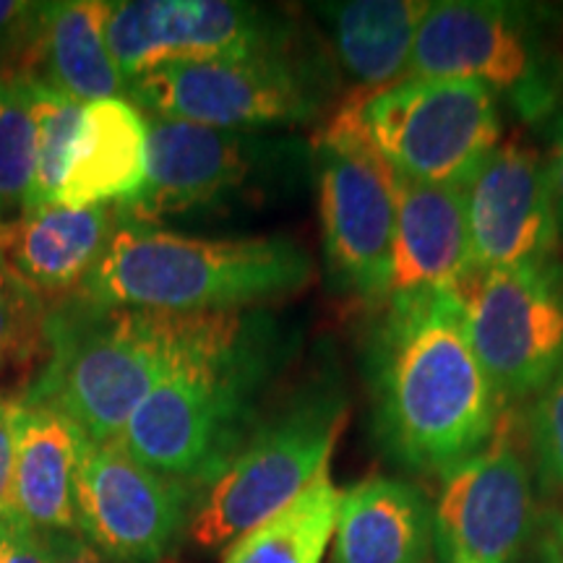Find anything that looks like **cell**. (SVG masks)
<instances>
[{"label": "cell", "instance_id": "obj_4", "mask_svg": "<svg viewBox=\"0 0 563 563\" xmlns=\"http://www.w3.org/2000/svg\"><path fill=\"white\" fill-rule=\"evenodd\" d=\"M173 313L97 306L79 292L51 306V350L24 402L47 405L91 443L118 441L167 361Z\"/></svg>", "mask_w": 563, "mask_h": 563}, {"label": "cell", "instance_id": "obj_13", "mask_svg": "<svg viewBox=\"0 0 563 563\" xmlns=\"http://www.w3.org/2000/svg\"><path fill=\"white\" fill-rule=\"evenodd\" d=\"M532 525L530 470L504 420L481 452L441 477L433 543L443 563H514Z\"/></svg>", "mask_w": 563, "mask_h": 563}, {"label": "cell", "instance_id": "obj_29", "mask_svg": "<svg viewBox=\"0 0 563 563\" xmlns=\"http://www.w3.org/2000/svg\"><path fill=\"white\" fill-rule=\"evenodd\" d=\"M13 460H16V439H13V405H0V525L11 527L24 522L13 490Z\"/></svg>", "mask_w": 563, "mask_h": 563}, {"label": "cell", "instance_id": "obj_34", "mask_svg": "<svg viewBox=\"0 0 563 563\" xmlns=\"http://www.w3.org/2000/svg\"><path fill=\"white\" fill-rule=\"evenodd\" d=\"M5 545H9V527L0 525V563H5Z\"/></svg>", "mask_w": 563, "mask_h": 563}, {"label": "cell", "instance_id": "obj_6", "mask_svg": "<svg viewBox=\"0 0 563 563\" xmlns=\"http://www.w3.org/2000/svg\"><path fill=\"white\" fill-rule=\"evenodd\" d=\"M350 104L371 150L420 183L464 188L501 144L496 95L475 81L402 79Z\"/></svg>", "mask_w": 563, "mask_h": 563}, {"label": "cell", "instance_id": "obj_11", "mask_svg": "<svg viewBox=\"0 0 563 563\" xmlns=\"http://www.w3.org/2000/svg\"><path fill=\"white\" fill-rule=\"evenodd\" d=\"M129 100L146 115L222 131L295 125L319 112V95L290 55L167 63L131 81Z\"/></svg>", "mask_w": 563, "mask_h": 563}, {"label": "cell", "instance_id": "obj_35", "mask_svg": "<svg viewBox=\"0 0 563 563\" xmlns=\"http://www.w3.org/2000/svg\"><path fill=\"white\" fill-rule=\"evenodd\" d=\"M162 563H180V561H175V559H167V561H162Z\"/></svg>", "mask_w": 563, "mask_h": 563}, {"label": "cell", "instance_id": "obj_14", "mask_svg": "<svg viewBox=\"0 0 563 563\" xmlns=\"http://www.w3.org/2000/svg\"><path fill=\"white\" fill-rule=\"evenodd\" d=\"M475 272L551 262L559 203L551 170L522 141H504L464 186Z\"/></svg>", "mask_w": 563, "mask_h": 563}, {"label": "cell", "instance_id": "obj_27", "mask_svg": "<svg viewBox=\"0 0 563 563\" xmlns=\"http://www.w3.org/2000/svg\"><path fill=\"white\" fill-rule=\"evenodd\" d=\"M45 3L0 0V79H26L37 58Z\"/></svg>", "mask_w": 563, "mask_h": 563}, {"label": "cell", "instance_id": "obj_16", "mask_svg": "<svg viewBox=\"0 0 563 563\" xmlns=\"http://www.w3.org/2000/svg\"><path fill=\"white\" fill-rule=\"evenodd\" d=\"M386 170L397 207L389 298L462 285L475 274L464 188L405 178L389 165Z\"/></svg>", "mask_w": 563, "mask_h": 563}, {"label": "cell", "instance_id": "obj_25", "mask_svg": "<svg viewBox=\"0 0 563 563\" xmlns=\"http://www.w3.org/2000/svg\"><path fill=\"white\" fill-rule=\"evenodd\" d=\"M34 178V115L26 79H0V224L19 220Z\"/></svg>", "mask_w": 563, "mask_h": 563}, {"label": "cell", "instance_id": "obj_30", "mask_svg": "<svg viewBox=\"0 0 563 563\" xmlns=\"http://www.w3.org/2000/svg\"><path fill=\"white\" fill-rule=\"evenodd\" d=\"M5 563H53L51 534L34 530L26 522L11 525Z\"/></svg>", "mask_w": 563, "mask_h": 563}, {"label": "cell", "instance_id": "obj_1", "mask_svg": "<svg viewBox=\"0 0 563 563\" xmlns=\"http://www.w3.org/2000/svg\"><path fill=\"white\" fill-rule=\"evenodd\" d=\"M365 371L378 443L412 473L443 477L481 452L501 418L456 287L386 300Z\"/></svg>", "mask_w": 563, "mask_h": 563}, {"label": "cell", "instance_id": "obj_10", "mask_svg": "<svg viewBox=\"0 0 563 563\" xmlns=\"http://www.w3.org/2000/svg\"><path fill=\"white\" fill-rule=\"evenodd\" d=\"M199 490L165 477L125 452L121 441L84 439L74 473L76 530L110 563L173 559Z\"/></svg>", "mask_w": 563, "mask_h": 563}, {"label": "cell", "instance_id": "obj_18", "mask_svg": "<svg viewBox=\"0 0 563 563\" xmlns=\"http://www.w3.org/2000/svg\"><path fill=\"white\" fill-rule=\"evenodd\" d=\"M150 123L125 97L84 104L58 207H121L146 180Z\"/></svg>", "mask_w": 563, "mask_h": 563}, {"label": "cell", "instance_id": "obj_8", "mask_svg": "<svg viewBox=\"0 0 563 563\" xmlns=\"http://www.w3.org/2000/svg\"><path fill=\"white\" fill-rule=\"evenodd\" d=\"M405 79L475 81L504 95L527 121L559 97V76L522 13L501 3L441 0L428 5Z\"/></svg>", "mask_w": 563, "mask_h": 563}, {"label": "cell", "instance_id": "obj_5", "mask_svg": "<svg viewBox=\"0 0 563 563\" xmlns=\"http://www.w3.org/2000/svg\"><path fill=\"white\" fill-rule=\"evenodd\" d=\"M347 420V399L334 382L298 389L249 439L196 498L186 538L201 551H220L290 506L329 470Z\"/></svg>", "mask_w": 563, "mask_h": 563}, {"label": "cell", "instance_id": "obj_23", "mask_svg": "<svg viewBox=\"0 0 563 563\" xmlns=\"http://www.w3.org/2000/svg\"><path fill=\"white\" fill-rule=\"evenodd\" d=\"M340 498L332 475L323 470L290 506L230 543L222 563H321L334 534Z\"/></svg>", "mask_w": 563, "mask_h": 563}, {"label": "cell", "instance_id": "obj_22", "mask_svg": "<svg viewBox=\"0 0 563 563\" xmlns=\"http://www.w3.org/2000/svg\"><path fill=\"white\" fill-rule=\"evenodd\" d=\"M428 5L426 0H350L319 5V13L347 76L361 89L378 91L407 76Z\"/></svg>", "mask_w": 563, "mask_h": 563}, {"label": "cell", "instance_id": "obj_7", "mask_svg": "<svg viewBox=\"0 0 563 563\" xmlns=\"http://www.w3.org/2000/svg\"><path fill=\"white\" fill-rule=\"evenodd\" d=\"M316 186L323 253L334 282L363 300H386L397 207L389 170L365 141L350 102L316 139Z\"/></svg>", "mask_w": 563, "mask_h": 563}, {"label": "cell", "instance_id": "obj_2", "mask_svg": "<svg viewBox=\"0 0 563 563\" xmlns=\"http://www.w3.org/2000/svg\"><path fill=\"white\" fill-rule=\"evenodd\" d=\"M282 352L264 311L173 313L165 368L118 441L144 467L201 493L258 426Z\"/></svg>", "mask_w": 563, "mask_h": 563}, {"label": "cell", "instance_id": "obj_19", "mask_svg": "<svg viewBox=\"0 0 563 563\" xmlns=\"http://www.w3.org/2000/svg\"><path fill=\"white\" fill-rule=\"evenodd\" d=\"M433 509L415 485L373 475L342 493L334 563H431Z\"/></svg>", "mask_w": 563, "mask_h": 563}, {"label": "cell", "instance_id": "obj_36", "mask_svg": "<svg viewBox=\"0 0 563 563\" xmlns=\"http://www.w3.org/2000/svg\"><path fill=\"white\" fill-rule=\"evenodd\" d=\"M0 405H3V397H0Z\"/></svg>", "mask_w": 563, "mask_h": 563}, {"label": "cell", "instance_id": "obj_12", "mask_svg": "<svg viewBox=\"0 0 563 563\" xmlns=\"http://www.w3.org/2000/svg\"><path fill=\"white\" fill-rule=\"evenodd\" d=\"M290 30L272 11L235 0L110 3L108 45L125 84L167 63L249 60L287 53Z\"/></svg>", "mask_w": 563, "mask_h": 563}, {"label": "cell", "instance_id": "obj_26", "mask_svg": "<svg viewBox=\"0 0 563 563\" xmlns=\"http://www.w3.org/2000/svg\"><path fill=\"white\" fill-rule=\"evenodd\" d=\"M51 306L0 256V368L37 355L45 342Z\"/></svg>", "mask_w": 563, "mask_h": 563}, {"label": "cell", "instance_id": "obj_32", "mask_svg": "<svg viewBox=\"0 0 563 563\" xmlns=\"http://www.w3.org/2000/svg\"><path fill=\"white\" fill-rule=\"evenodd\" d=\"M551 180H553V191H555V203H559L563 211V118L555 125V136H553V152H551Z\"/></svg>", "mask_w": 563, "mask_h": 563}, {"label": "cell", "instance_id": "obj_21", "mask_svg": "<svg viewBox=\"0 0 563 563\" xmlns=\"http://www.w3.org/2000/svg\"><path fill=\"white\" fill-rule=\"evenodd\" d=\"M108 16L104 0L45 3L37 58L26 79L51 84L79 104L129 95L108 45Z\"/></svg>", "mask_w": 563, "mask_h": 563}, {"label": "cell", "instance_id": "obj_28", "mask_svg": "<svg viewBox=\"0 0 563 563\" xmlns=\"http://www.w3.org/2000/svg\"><path fill=\"white\" fill-rule=\"evenodd\" d=\"M530 443L548 485L563 493V365L534 399Z\"/></svg>", "mask_w": 563, "mask_h": 563}, {"label": "cell", "instance_id": "obj_3", "mask_svg": "<svg viewBox=\"0 0 563 563\" xmlns=\"http://www.w3.org/2000/svg\"><path fill=\"white\" fill-rule=\"evenodd\" d=\"M311 277L308 253L287 238H191L118 220L79 295L133 311H241L300 292Z\"/></svg>", "mask_w": 563, "mask_h": 563}, {"label": "cell", "instance_id": "obj_20", "mask_svg": "<svg viewBox=\"0 0 563 563\" xmlns=\"http://www.w3.org/2000/svg\"><path fill=\"white\" fill-rule=\"evenodd\" d=\"M13 405V490L21 519L40 532L76 530L74 473L84 435L66 415L47 405Z\"/></svg>", "mask_w": 563, "mask_h": 563}, {"label": "cell", "instance_id": "obj_9", "mask_svg": "<svg viewBox=\"0 0 563 563\" xmlns=\"http://www.w3.org/2000/svg\"><path fill=\"white\" fill-rule=\"evenodd\" d=\"M475 277L456 290L470 342L498 402L543 391L563 365V266L551 258Z\"/></svg>", "mask_w": 563, "mask_h": 563}, {"label": "cell", "instance_id": "obj_24", "mask_svg": "<svg viewBox=\"0 0 563 563\" xmlns=\"http://www.w3.org/2000/svg\"><path fill=\"white\" fill-rule=\"evenodd\" d=\"M34 115V178L26 211L58 207V194L79 133L84 104L74 102L51 84L26 79Z\"/></svg>", "mask_w": 563, "mask_h": 563}, {"label": "cell", "instance_id": "obj_33", "mask_svg": "<svg viewBox=\"0 0 563 563\" xmlns=\"http://www.w3.org/2000/svg\"><path fill=\"white\" fill-rule=\"evenodd\" d=\"M545 563H563V519H555V525L545 534Z\"/></svg>", "mask_w": 563, "mask_h": 563}, {"label": "cell", "instance_id": "obj_31", "mask_svg": "<svg viewBox=\"0 0 563 563\" xmlns=\"http://www.w3.org/2000/svg\"><path fill=\"white\" fill-rule=\"evenodd\" d=\"M51 534L53 563H110L79 532H47Z\"/></svg>", "mask_w": 563, "mask_h": 563}, {"label": "cell", "instance_id": "obj_15", "mask_svg": "<svg viewBox=\"0 0 563 563\" xmlns=\"http://www.w3.org/2000/svg\"><path fill=\"white\" fill-rule=\"evenodd\" d=\"M146 180L131 201L115 207L125 222L157 224L165 217L214 209L256 173L262 152L251 133L154 115H146Z\"/></svg>", "mask_w": 563, "mask_h": 563}, {"label": "cell", "instance_id": "obj_17", "mask_svg": "<svg viewBox=\"0 0 563 563\" xmlns=\"http://www.w3.org/2000/svg\"><path fill=\"white\" fill-rule=\"evenodd\" d=\"M115 207H47L0 224V256L42 298L79 292L118 228Z\"/></svg>", "mask_w": 563, "mask_h": 563}]
</instances>
